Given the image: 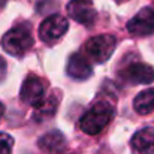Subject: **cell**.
I'll list each match as a JSON object with an SVG mask.
<instances>
[{
	"label": "cell",
	"instance_id": "cell-3",
	"mask_svg": "<svg viewBox=\"0 0 154 154\" xmlns=\"http://www.w3.org/2000/svg\"><path fill=\"white\" fill-rule=\"evenodd\" d=\"M117 39L112 35H99L87 41L85 44V54L90 60L96 63H105L115 50Z\"/></svg>",
	"mask_w": 154,
	"mask_h": 154
},
{
	"label": "cell",
	"instance_id": "cell-17",
	"mask_svg": "<svg viewBox=\"0 0 154 154\" xmlns=\"http://www.w3.org/2000/svg\"><path fill=\"white\" fill-rule=\"evenodd\" d=\"M118 2H123V0H118Z\"/></svg>",
	"mask_w": 154,
	"mask_h": 154
},
{
	"label": "cell",
	"instance_id": "cell-6",
	"mask_svg": "<svg viewBox=\"0 0 154 154\" xmlns=\"http://www.w3.org/2000/svg\"><path fill=\"white\" fill-rule=\"evenodd\" d=\"M66 9L69 17L82 26H93L97 17L93 0H70Z\"/></svg>",
	"mask_w": 154,
	"mask_h": 154
},
{
	"label": "cell",
	"instance_id": "cell-7",
	"mask_svg": "<svg viewBox=\"0 0 154 154\" xmlns=\"http://www.w3.org/2000/svg\"><path fill=\"white\" fill-rule=\"evenodd\" d=\"M127 30H129L130 35L138 36V38L153 35L154 33V9H151V8L141 9L127 23Z\"/></svg>",
	"mask_w": 154,
	"mask_h": 154
},
{
	"label": "cell",
	"instance_id": "cell-16",
	"mask_svg": "<svg viewBox=\"0 0 154 154\" xmlns=\"http://www.w3.org/2000/svg\"><path fill=\"white\" fill-rule=\"evenodd\" d=\"M0 2H6V0H0Z\"/></svg>",
	"mask_w": 154,
	"mask_h": 154
},
{
	"label": "cell",
	"instance_id": "cell-9",
	"mask_svg": "<svg viewBox=\"0 0 154 154\" xmlns=\"http://www.w3.org/2000/svg\"><path fill=\"white\" fill-rule=\"evenodd\" d=\"M130 147L135 154H150L154 150V127H144L138 130L132 141Z\"/></svg>",
	"mask_w": 154,
	"mask_h": 154
},
{
	"label": "cell",
	"instance_id": "cell-1",
	"mask_svg": "<svg viewBox=\"0 0 154 154\" xmlns=\"http://www.w3.org/2000/svg\"><path fill=\"white\" fill-rule=\"evenodd\" d=\"M114 117V108L108 102L93 105L79 120V129L87 135H97L109 124Z\"/></svg>",
	"mask_w": 154,
	"mask_h": 154
},
{
	"label": "cell",
	"instance_id": "cell-13",
	"mask_svg": "<svg viewBox=\"0 0 154 154\" xmlns=\"http://www.w3.org/2000/svg\"><path fill=\"white\" fill-rule=\"evenodd\" d=\"M57 105H58V99H52V97H47L44 103L41 106H38V111L35 114V118L38 120H44V118H50L55 114V109H57Z\"/></svg>",
	"mask_w": 154,
	"mask_h": 154
},
{
	"label": "cell",
	"instance_id": "cell-10",
	"mask_svg": "<svg viewBox=\"0 0 154 154\" xmlns=\"http://www.w3.org/2000/svg\"><path fill=\"white\" fill-rule=\"evenodd\" d=\"M91 72H93L91 64L88 63V60L82 54L70 55L69 63H67V73H69V76L82 81V79H87L91 75Z\"/></svg>",
	"mask_w": 154,
	"mask_h": 154
},
{
	"label": "cell",
	"instance_id": "cell-2",
	"mask_svg": "<svg viewBox=\"0 0 154 154\" xmlns=\"http://www.w3.org/2000/svg\"><path fill=\"white\" fill-rule=\"evenodd\" d=\"M2 47L11 55H23L33 47V36L30 24H20L12 27L9 32L5 33L2 39Z\"/></svg>",
	"mask_w": 154,
	"mask_h": 154
},
{
	"label": "cell",
	"instance_id": "cell-5",
	"mask_svg": "<svg viewBox=\"0 0 154 154\" xmlns=\"http://www.w3.org/2000/svg\"><path fill=\"white\" fill-rule=\"evenodd\" d=\"M20 97L26 105H30L35 108L41 106L44 100L47 99L45 97V85H44L42 79H39L38 76H29L23 82Z\"/></svg>",
	"mask_w": 154,
	"mask_h": 154
},
{
	"label": "cell",
	"instance_id": "cell-11",
	"mask_svg": "<svg viewBox=\"0 0 154 154\" xmlns=\"http://www.w3.org/2000/svg\"><path fill=\"white\" fill-rule=\"evenodd\" d=\"M64 145H66V139L63 133H60L58 130H52L39 139V147L42 150L52 151V153H60L64 148Z\"/></svg>",
	"mask_w": 154,
	"mask_h": 154
},
{
	"label": "cell",
	"instance_id": "cell-4",
	"mask_svg": "<svg viewBox=\"0 0 154 154\" xmlns=\"http://www.w3.org/2000/svg\"><path fill=\"white\" fill-rule=\"evenodd\" d=\"M67 27H69L67 20L63 15L54 14L42 21V24L39 27V38L45 44L57 42L60 38L64 36V33L67 32Z\"/></svg>",
	"mask_w": 154,
	"mask_h": 154
},
{
	"label": "cell",
	"instance_id": "cell-14",
	"mask_svg": "<svg viewBox=\"0 0 154 154\" xmlns=\"http://www.w3.org/2000/svg\"><path fill=\"white\" fill-rule=\"evenodd\" d=\"M14 147V138L8 133L0 132V154H11Z\"/></svg>",
	"mask_w": 154,
	"mask_h": 154
},
{
	"label": "cell",
	"instance_id": "cell-15",
	"mask_svg": "<svg viewBox=\"0 0 154 154\" xmlns=\"http://www.w3.org/2000/svg\"><path fill=\"white\" fill-rule=\"evenodd\" d=\"M3 114H5V105L0 102V118L3 117Z\"/></svg>",
	"mask_w": 154,
	"mask_h": 154
},
{
	"label": "cell",
	"instance_id": "cell-8",
	"mask_svg": "<svg viewBox=\"0 0 154 154\" xmlns=\"http://www.w3.org/2000/svg\"><path fill=\"white\" fill-rule=\"evenodd\" d=\"M121 78L130 84H151L154 82V69L145 63H130L121 70Z\"/></svg>",
	"mask_w": 154,
	"mask_h": 154
},
{
	"label": "cell",
	"instance_id": "cell-12",
	"mask_svg": "<svg viewBox=\"0 0 154 154\" xmlns=\"http://www.w3.org/2000/svg\"><path fill=\"white\" fill-rule=\"evenodd\" d=\"M133 108L141 115H147V114L153 112L154 111V87L141 91L135 97V100H133Z\"/></svg>",
	"mask_w": 154,
	"mask_h": 154
}]
</instances>
